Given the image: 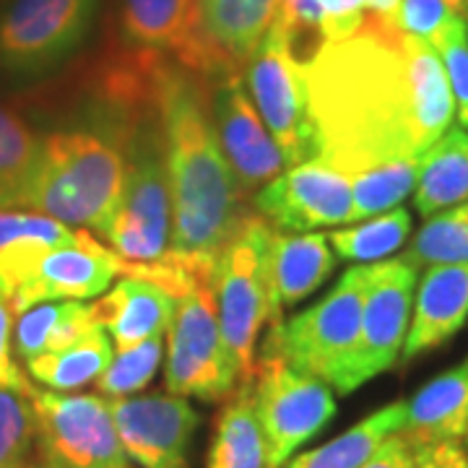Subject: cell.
Segmentation results:
<instances>
[{"label": "cell", "instance_id": "16", "mask_svg": "<svg viewBox=\"0 0 468 468\" xmlns=\"http://www.w3.org/2000/svg\"><path fill=\"white\" fill-rule=\"evenodd\" d=\"M110 411L128 458L141 468H190L187 451L201 417L183 396L112 399Z\"/></svg>", "mask_w": 468, "mask_h": 468}, {"label": "cell", "instance_id": "18", "mask_svg": "<svg viewBox=\"0 0 468 468\" xmlns=\"http://www.w3.org/2000/svg\"><path fill=\"white\" fill-rule=\"evenodd\" d=\"M417 284L414 318L401 351L406 362L451 341L468 320V263L430 266Z\"/></svg>", "mask_w": 468, "mask_h": 468}, {"label": "cell", "instance_id": "36", "mask_svg": "<svg viewBox=\"0 0 468 468\" xmlns=\"http://www.w3.org/2000/svg\"><path fill=\"white\" fill-rule=\"evenodd\" d=\"M463 11H468V0H401L393 24L403 34L430 42L448 18L463 16Z\"/></svg>", "mask_w": 468, "mask_h": 468}, {"label": "cell", "instance_id": "7", "mask_svg": "<svg viewBox=\"0 0 468 468\" xmlns=\"http://www.w3.org/2000/svg\"><path fill=\"white\" fill-rule=\"evenodd\" d=\"M211 276L214 273H196L177 294L165 369V385L172 396L221 401L239 385L218 325Z\"/></svg>", "mask_w": 468, "mask_h": 468}, {"label": "cell", "instance_id": "1", "mask_svg": "<svg viewBox=\"0 0 468 468\" xmlns=\"http://www.w3.org/2000/svg\"><path fill=\"white\" fill-rule=\"evenodd\" d=\"M300 63L318 133L315 159L346 177L419 159L451 128L455 101L440 55L393 18L367 16L354 37L323 42Z\"/></svg>", "mask_w": 468, "mask_h": 468}, {"label": "cell", "instance_id": "22", "mask_svg": "<svg viewBox=\"0 0 468 468\" xmlns=\"http://www.w3.org/2000/svg\"><path fill=\"white\" fill-rule=\"evenodd\" d=\"M468 432V359L421 385L406 401L401 435L411 448L461 442Z\"/></svg>", "mask_w": 468, "mask_h": 468}, {"label": "cell", "instance_id": "2", "mask_svg": "<svg viewBox=\"0 0 468 468\" xmlns=\"http://www.w3.org/2000/svg\"><path fill=\"white\" fill-rule=\"evenodd\" d=\"M156 107L172 196V234L165 261L214 273L217 255L248 211L242 208L245 190L218 144L208 81L165 55Z\"/></svg>", "mask_w": 468, "mask_h": 468}, {"label": "cell", "instance_id": "33", "mask_svg": "<svg viewBox=\"0 0 468 468\" xmlns=\"http://www.w3.org/2000/svg\"><path fill=\"white\" fill-rule=\"evenodd\" d=\"M162 356H165L162 335L141 341L131 349H120L117 356H112L110 367L101 372L97 388L110 399H128L154 380L162 365Z\"/></svg>", "mask_w": 468, "mask_h": 468}, {"label": "cell", "instance_id": "11", "mask_svg": "<svg viewBox=\"0 0 468 468\" xmlns=\"http://www.w3.org/2000/svg\"><path fill=\"white\" fill-rule=\"evenodd\" d=\"M97 0H14L0 16V66L42 73L79 50Z\"/></svg>", "mask_w": 468, "mask_h": 468}, {"label": "cell", "instance_id": "5", "mask_svg": "<svg viewBox=\"0 0 468 468\" xmlns=\"http://www.w3.org/2000/svg\"><path fill=\"white\" fill-rule=\"evenodd\" d=\"M271 239L273 227L248 214L214 263L218 325L237 369V380L252 383L258 335L271 320Z\"/></svg>", "mask_w": 468, "mask_h": 468}, {"label": "cell", "instance_id": "21", "mask_svg": "<svg viewBox=\"0 0 468 468\" xmlns=\"http://www.w3.org/2000/svg\"><path fill=\"white\" fill-rule=\"evenodd\" d=\"M76 239L79 229H70L58 218L21 208L0 211V297L14 300L48 252L73 245Z\"/></svg>", "mask_w": 468, "mask_h": 468}, {"label": "cell", "instance_id": "35", "mask_svg": "<svg viewBox=\"0 0 468 468\" xmlns=\"http://www.w3.org/2000/svg\"><path fill=\"white\" fill-rule=\"evenodd\" d=\"M430 45L442 60L458 120L463 128H468V32L463 16L448 18L430 39Z\"/></svg>", "mask_w": 468, "mask_h": 468}, {"label": "cell", "instance_id": "44", "mask_svg": "<svg viewBox=\"0 0 468 468\" xmlns=\"http://www.w3.org/2000/svg\"><path fill=\"white\" fill-rule=\"evenodd\" d=\"M463 440H466V445H468V432H466V437H463Z\"/></svg>", "mask_w": 468, "mask_h": 468}, {"label": "cell", "instance_id": "29", "mask_svg": "<svg viewBox=\"0 0 468 468\" xmlns=\"http://www.w3.org/2000/svg\"><path fill=\"white\" fill-rule=\"evenodd\" d=\"M419 159H393L356 172L351 180V221L396 208L417 187Z\"/></svg>", "mask_w": 468, "mask_h": 468}, {"label": "cell", "instance_id": "3", "mask_svg": "<svg viewBox=\"0 0 468 468\" xmlns=\"http://www.w3.org/2000/svg\"><path fill=\"white\" fill-rule=\"evenodd\" d=\"M104 112L110 117L101 131H60L39 141L21 211L104 232L125 187V128L131 120L110 107Z\"/></svg>", "mask_w": 468, "mask_h": 468}, {"label": "cell", "instance_id": "41", "mask_svg": "<svg viewBox=\"0 0 468 468\" xmlns=\"http://www.w3.org/2000/svg\"><path fill=\"white\" fill-rule=\"evenodd\" d=\"M362 468H417L414 451L401 432L390 435Z\"/></svg>", "mask_w": 468, "mask_h": 468}, {"label": "cell", "instance_id": "10", "mask_svg": "<svg viewBox=\"0 0 468 468\" xmlns=\"http://www.w3.org/2000/svg\"><path fill=\"white\" fill-rule=\"evenodd\" d=\"M39 452L58 468H133L115 430L110 401L34 390Z\"/></svg>", "mask_w": 468, "mask_h": 468}, {"label": "cell", "instance_id": "31", "mask_svg": "<svg viewBox=\"0 0 468 468\" xmlns=\"http://www.w3.org/2000/svg\"><path fill=\"white\" fill-rule=\"evenodd\" d=\"M39 141L42 138H37L16 115L0 107V211L21 208Z\"/></svg>", "mask_w": 468, "mask_h": 468}, {"label": "cell", "instance_id": "28", "mask_svg": "<svg viewBox=\"0 0 468 468\" xmlns=\"http://www.w3.org/2000/svg\"><path fill=\"white\" fill-rule=\"evenodd\" d=\"M112 362V338L97 325L79 341L63 349L48 351L27 359V369L39 385L50 390H79L89 383H97L101 372Z\"/></svg>", "mask_w": 468, "mask_h": 468}, {"label": "cell", "instance_id": "23", "mask_svg": "<svg viewBox=\"0 0 468 468\" xmlns=\"http://www.w3.org/2000/svg\"><path fill=\"white\" fill-rule=\"evenodd\" d=\"M282 11V0H198L201 32L221 63L239 73Z\"/></svg>", "mask_w": 468, "mask_h": 468}, {"label": "cell", "instance_id": "4", "mask_svg": "<svg viewBox=\"0 0 468 468\" xmlns=\"http://www.w3.org/2000/svg\"><path fill=\"white\" fill-rule=\"evenodd\" d=\"M125 187L101 239L131 263H156L169 250L172 196L159 107L133 115L125 128Z\"/></svg>", "mask_w": 468, "mask_h": 468}, {"label": "cell", "instance_id": "19", "mask_svg": "<svg viewBox=\"0 0 468 468\" xmlns=\"http://www.w3.org/2000/svg\"><path fill=\"white\" fill-rule=\"evenodd\" d=\"M89 310L120 351L167 334L177 300L169 289L151 279L125 276L101 300L91 302Z\"/></svg>", "mask_w": 468, "mask_h": 468}, {"label": "cell", "instance_id": "40", "mask_svg": "<svg viewBox=\"0 0 468 468\" xmlns=\"http://www.w3.org/2000/svg\"><path fill=\"white\" fill-rule=\"evenodd\" d=\"M411 451L417 468H468V451L461 442H432Z\"/></svg>", "mask_w": 468, "mask_h": 468}, {"label": "cell", "instance_id": "6", "mask_svg": "<svg viewBox=\"0 0 468 468\" xmlns=\"http://www.w3.org/2000/svg\"><path fill=\"white\" fill-rule=\"evenodd\" d=\"M369 276L372 263L349 268L323 300L286 323L271 325L261 356H279L338 390L359 346Z\"/></svg>", "mask_w": 468, "mask_h": 468}, {"label": "cell", "instance_id": "24", "mask_svg": "<svg viewBox=\"0 0 468 468\" xmlns=\"http://www.w3.org/2000/svg\"><path fill=\"white\" fill-rule=\"evenodd\" d=\"M468 201V133L448 128L419 156L414 206L421 217H432Z\"/></svg>", "mask_w": 468, "mask_h": 468}, {"label": "cell", "instance_id": "14", "mask_svg": "<svg viewBox=\"0 0 468 468\" xmlns=\"http://www.w3.org/2000/svg\"><path fill=\"white\" fill-rule=\"evenodd\" d=\"M211 117L221 151L245 196L261 190L284 172V156L245 91L239 73L208 81Z\"/></svg>", "mask_w": 468, "mask_h": 468}, {"label": "cell", "instance_id": "45", "mask_svg": "<svg viewBox=\"0 0 468 468\" xmlns=\"http://www.w3.org/2000/svg\"><path fill=\"white\" fill-rule=\"evenodd\" d=\"M466 32H468V29H466Z\"/></svg>", "mask_w": 468, "mask_h": 468}, {"label": "cell", "instance_id": "30", "mask_svg": "<svg viewBox=\"0 0 468 468\" xmlns=\"http://www.w3.org/2000/svg\"><path fill=\"white\" fill-rule=\"evenodd\" d=\"M401 261L411 266H458L468 263V201L437 211L424 221Z\"/></svg>", "mask_w": 468, "mask_h": 468}, {"label": "cell", "instance_id": "12", "mask_svg": "<svg viewBox=\"0 0 468 468\" xmlns=\"http://www.w3.org/2000/svg\"><path fill=\"white\" fill-rule=\"evenodd\" d=\"M417 273V268L401 258L372 263L359 346L344 372L338 393H354L359 385L369 383L372 378L396 365L409 334Z\"/></svg>", "mask_w": 468, "mask_h": 468}, {"label": "cell", "instance_id": "32", "mask_svg": "<svg viewBox=\"0 0 468 468\" xmlns=\"http://www.w3.org/2000/svg\"><path fill=\"white\" fill-rule=\"evenodd\" d=\"M411 232V214L396 206L385 214L372 217L354 229H338L328 237L335 255L344 261H383L390 252H396L406 242Z\"/></svg>", "mask_w": 468, "mask_h": 468}, {"label": "cell", "instance_id": "42", "mask_svg": "<svg viewBox=\"0 0 468 468\" xmlns=\"http://www.w3.org/2000/svg\"><path fill=\"white\" fill-rule=\"evenodd\" d=\"M399 3L401 0H367V8L372 16L380 18H393L399 11Z\"/></svg>", "mask_w": 468, "mask_h": 468}, {"label": "cell", "instance_id": "9", "mask_svg": "<svg viewBox=\"0 0 468 468\" xmlns=\"http://www.w3.org/2000/svg\"><path fill=\"white\" fill-rule=\"evenodd\" d=\"M252 388L266 442V468H282L292 452L335 417L331 385L304 375L279 356L258 359Z\"/></svg>", "mask_w": 468, "mask_h": 468}, {"label": "cell", "instance_id": "26", "mask_svg": "<svg viewBox=\"0 0 468 468\" xmlns=\"http://www.w3.org/2000/svg\"><path fill=\"white\" fill-rule=\"evenodd\" d=\"M94 328H97V320L84 302H42L18 315L14 344H16L18 356L27 362L39 354L63 349Z\"/></svg>", "mask_w": 468, "mask_h": 468}, {"label": "cell", "instance_id": "38", "mask_svg": "<svg viewBox=\"0 0 468 468\" xmlns=\"http://www.w3.org/2000/svg\"><path fill=\"white\" fill-rule=\"evenodd\" d=\"M14 315L16 313L11 307V302L0 297V385L3 388H16V390H24V393L32 396L37 388L27 380V375L18 369V365L14 362V354H11V334L16 328Z\"/></svg>", "mask_w": 468, "mask_h": 468}, {"label": "cell", "instance_id": "8", "mask_svg": "<svg viewBox=\"0 0 468 468\" xmlns=\"http://www.w3.org/2000/svg\"><path fill=\"white\" fill-rule=\"evenodd\" d=\"M248 86L286 167L318 156V133L307 104V84L292 37L276 18L248 63Z\"/></svg>", "mask_w": 468, "mask_h": 468}, {"label": "cell", "instance_id": "27", "mask_svg": "<svg viewBox=\"0 0 468 468\" xmlns=\"http://www.w3.org/2000/svg\"><path fill=\"white\" fill-rule=\"evenodd\" d=\"M403 421L406 401L388 403L380 411L354 424L349 432L338 435L315 451L302 452L286 468H362L388 437L401 432Z\"/></svg>", "mask_w": 468, "mask_h": 468}, {"label": "cell", "instance_id": "17", "mask_svg": "<svg viewBox=\"0 0 468 468\" xmlns=\"http://www.w3.org/2000/svg\"><path fill=\"white\" fill-rule=\"evenodd\" d=\"M120 271L128 273L131 261H122L86 229H79V239L73 245L55 248L39 261L27 284L14 294L11 307L21 315L42 302L94 300L112 286Z\"/></svg>", "mask_w": 468, "mask_h": 468}, {"label": "cell", "instance_id": "39", "mask_svg": "<svg viewBox=\"0 0 468 468\" xmlns=\"http://www.w3.org/2000/svg\"><path fill=\"white\" fill-rule=\"evenodd\" d=\"M279 21L286 27V32L292 37V45L297 42V37H307L315 34L318 42L323 45L318 32L320 14L315 0H282V11H279Z\"/></svg>", "mask_w": 468, "mask_h": 468}, {"label": "cell", "instance_id": "43", "mask_svg": "<svg viewBox=\"0 0 468 468\" xmlns=\"http://www.w3.org/2000/svg\"><path fill=\"white\" fill-rule=\"evenodd\" d=\"M21 468H58V466L52 463L50 458H45L42 452H37V455H34V458H29V461H27V463H24Z\"/></svg>", "mask_w": 468, "mask_h": 468}, {"label": "cell", "instance_id": "13", "mask_svg": "<svg viewBox=\"0 0 468 468\" xmlns=\"http://www.w3.org/2000/svg\"><path fill=\"white\" fill-rule=\"evenodd\" d=\"M255 208L273 229L310 232L351 221V180L320 159L282 172L255 193Z\"/></svg>", "mask_w": 468, "mask_h": 468}, {"label": "cell", "instance_id": "34", "mask_svg": "<svg viewBox=\"0 0 468 468\" xmlns=\"http://www.w3.org/2000/svg\"><path fill=\"white\" fill-rule=\"evenodd\" d=\"M37 437L32 396L0 385V468H21Z\"/></svg>", "mask_w": 468, "mask_h": 468}, {"label": "cell", "instance_id": "20", "mask_svg": "<svg viewBox=\"0 0 468 468\" xmlns=\"http://www.w3.org/2000/svg\"><path fill=\"white\" fill-rule=\"evenodd\" d=\"M335 255L325 234L273 229L271 239V320L268 325L284 323L282 313L307 300L334 273Z\"/></svg>", "mask_w": 468, "mask_h": 468}, {"label": "cell", "instance_id": "37", "mask_svg": "<svg viewBox=\"0 0 468 468\" xmlns=\"http://www.w3.org/2000/svg\"><path fill=\"white\" fill-rule=\"evenodd\" d=\"M323 42H341L359 32L367 21V0H315Z\"/></svg>", "mask_w": 468, "mask_h": 468}, {"label": "cell", "instance_id": "15", "mask_svg": "<svg viewBox=\"0 0 468 468\" xmlns=\"http://www.w3.org/2000/svg\"><path fill=\"white\" fill-rule=\"evenodd\" d=\"M120 29L133 50L162 52L206 81L237 73L206 42L198 0H120Z\"/></svg>", "mask_w": 468, "mask_h": 468}, {"label": "cell", "instance_id": "25", "mask_svg": "<svg viewBox=\"0 0 468 468\" xmlns=\"http://www.w3.org/2000/svg\"><path fill=\"white\" fill-rule=\"evenodd\" d=\"M206 468H266V442L255 414L252 383L237 385L217 419Z\"/></svg>", "mask_w": 468, "mask_h": 468}]
</instances>
